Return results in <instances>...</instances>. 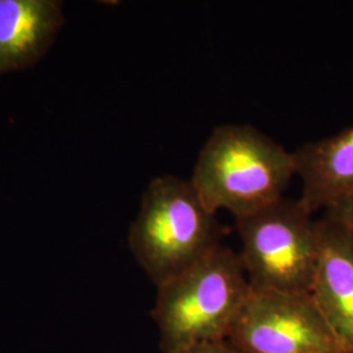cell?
<instances>
[{"mask_svg":"<svg viewBox=\"0 0 353 353\" xmlns=\"http://www.w3.org/2000/svg\"><path fill=\"white\" fill-rule=\"evenodd\" d=\"M323 216L345 228L353 236V196L331 207L326 212H323Z\"/></svg>","mask_w":353,"mask_h":353,"instance_id":"9","label":"cell"},{"mask_svg":"<svg viewBox=\"0 0 353 353\" xmlns=\"http://www.w3.org/2000/svg\"><path fill=\"white\" fill-rule=\"evenodd\" d=\"M64 26L58 0H0V76L37 64Z\"/></svg>","mask_w":353,"mask_h":353,"instance_id":"7","label":"cell"},{"mask_svg":"<svg viewBox=\"0 0 353 353\" xmlns=\"http://www.w3.org/2000/svg\"><path fill=\"white\" fill-rule=\"evenodd\" d=\"M343 353H353V348H351V350H345Z\"/></svg>","mask_w":353,"mask_h":353,"instance_id":"11","label":"cell"},{"mask_svg":"<svg viewBox=\"0 0 353 353\" xmlns=\"http://www.w3.org/2000/svg\"><path fill=\"white\" fill-rule=\"evenodd\" d=\"M227 341L248 353H343L310 293L252 290Z\"/></svg>","mask_w":353,"mask_h":353,"instance_id":"5","label":"cell"},{"mask_svg":"<svg viewBox=\"0 0 353 353\" xmlns=\"http://www.w3.org/2000/svg\"><path fill=\"white\" fill-rule=\"evenodd\" d=\"M240 258L252 290L310 293L319 252V221L299 199L283 198L236 219Z\"/></svg>","mask_w":353,"mask_h":353,"instance_id":"4","label":"cell"},{"mask_svg":"<svg viewBox=\"0 0 353 353\" xmlns=\"http://www.w3.org/2000/svg\"><path fill=\"white\" fill-rule=\"evenodd\" d=\"M250 293L240 254L224 245L157 287L152 318L163 353L227 341Z\"/></svg>","mask_w":353,"mask_h":353,"instance_id":"2","label":"cell"},{"mask_svg":"<svg viewBox=\"0 0 353 353\" xmlns=\"http://www.w3.org/2000/svg\"><path fill=\"white\" fill-rule=\"evenodd\" d=\"M319 221V252L310 296L343 350L353 348V236L339 224Z\"/></svg>","mask_w":353,"mask_h":353,"instance_id":"6","label":"cell"},{"mask_svg":"<svg viewBox=\"0 0 353 353\" xmlns=\"http://www.w3.org/2000/svg\"><path fill=\"white\" fill-rule=\"evenodd\" d=\"M176 353H248L236 347L229 341H210L203 343Z\"/></svg>","mask_w":353,"mask_h":353,"instance_id":"10","label":"cell"},{"mask_svg":"<svg viewBox=\"0 0 353 353\" xmlns=\"http://www.w3.org/2000/svg\"><path fill=\"white\" fill-rule=\"evenodd\" d=\"M293 176V152L252 125L228 123L205 140L190 181L212 212L240 219L283 199Z\"/></svg>","mask_w":353,"mask_h":353,"instance_id":"1","label":"cell"},{"mask_svg":"<svg viewBox=\"0 0 353 353\" xmlns=\"http://www.w3.org/2000/svg\"><path fill=\"white\" fill-rule=\"evenodd\" d=\"M216 214L190 179L172 174L152 179L130 228L128 246L156 287L223 245L225 229Z\"/></svg>","mask_w":353,"mask_h":353,"instance_id":"3","label":"cell"},{"mask_svg":"<svg viewBox=\"0 0 353 353\" xmlns=\"http://www.w3.org/2000/svg\"><path fill=\"white\" fill-rule=\"evenodd\" d=\"M299 201L314 214L353 196V126L293 151Z\"/></svg>","mask_w":353,"mask_h":353,"instance_id":"8","label":"cell"}]
</instances>
